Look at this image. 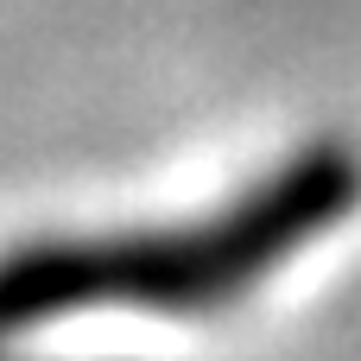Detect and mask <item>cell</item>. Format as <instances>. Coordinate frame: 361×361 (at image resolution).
<instances>
[{"label": "cell", "mask_w": 361, "mask_h": 361, "mask_svg": "<svg viewBox=\"0 0 361 361\" xmlns=\"http://www.w3.org/2000/svg\"><path fill=\"white\" fill-rule=\"evenodd\" d=\"M361 209V146L343 133L305 140L273 171H260L241 197L197 222L146 228V235H44L0 254V336L95 311H222L260 292L279 267L311 254Z\"/></svg>", "instance_id": "cell-1"}]
</instances>
